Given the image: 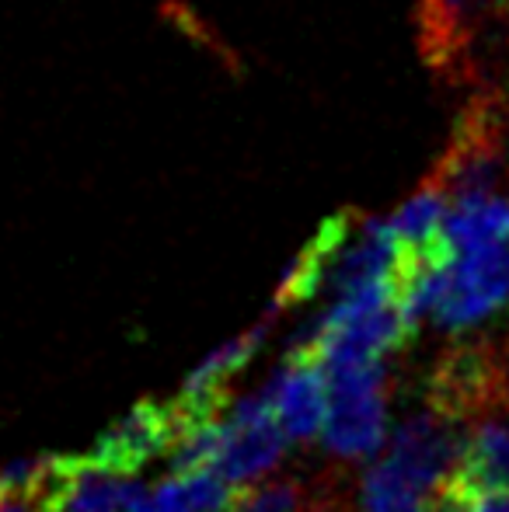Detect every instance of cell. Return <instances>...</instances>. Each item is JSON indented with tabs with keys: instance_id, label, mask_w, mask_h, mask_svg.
I'll return each mask as SVG.
<instances>
[{
	"instance_id": "cell-11",
	"label": "cell",
	"mask_w": 509,
	"mask_h": 512,
	"mask_svg": "<svg viewBox=\"0 0 509 512\" xmlns=\"http://www.w3.org/2000/svg\"><path fill=\"white\" fill-rule=\"evenodd\" d=\"M492 0H426L422 7V49L433 63L457 56L468 39V28Z\"/></svg>"
},
{
	"instance_id": "cell-5",
	"label": "cell",
	"mask_w": 509,
	"mask_h": 512,
	"mask_svg": "<svg viewBox=\"0 0 509 512\" xmlns=\"http://www.w3.org/2000/svg\"><path fill=\"white\" fill-rule=\"evenodd\" d=\"M433 182L447 192L450 203L478 196H503L499 189L506 182V157L492 108L475 105L464 115Z\"/></svg>"
},
{
	"instance_id": "cell-13",
	"label": "cell",
	"mask_w": 509,
	"mask_h": 512,
	"mask_svg": "<svg viewBox=\"0 0 509 512\" xmlns=\"http://www.w3.org/2000/svg\"><path fill=\"white\" fill-rule=\"evenodd\" d=\"M429 512H471V499L454 485V481H447V485H440L433 492Z\"/></svg>"
},
{
	"instance_id": "cell-7",
	"label": "cell",
	"mask_w": 509,
	"mask_h": 512,
	"mask_svg": "<svg viewBox=\"0 0 509 512\" xmlns=\"http://www.w3.org/2000/svg\"><path fill=\"white\" fill-rule=\"evenodd\" d=\"M150 488L140 478L98 471L88 457H53V471L35 495L39 512H133Z\"/></svg>"
},
{
	"instance_id": "cell-8",
	"label": "cell",
	"mask_w": 509,
	"mask_h": 512,
	"mask_svg": "<svg viewBox=\"0 0 509 512\" xmlns=\"http://www.w3.org/2000/svg\"><path fill=\"white\" fill-rule=\"evenodd\" d=\"M265 398L276 415L279 429L293 443H314L325 436L328 408H332V391H328L325 366L307 352H293L290 359L272 373L265 384Z\"/></svg>"
},
{
	"instance_id": "cell-9",
	"label": "cell",
	"mask_w": 509,
	"mask_h": 512,
	"mask_svg": "<svg viewBox=\"0 0 509 512\" xmlns=\"http://www.w3.org/2000/svg\"><path fill=\"white\" fill-rule=\"evenodd\" d=\"M450 481L471 499L509 492V415H485L471 425Z\"/></svg>"
},
{
	"instance_id": "cell-10",
	"label": "cell",
	"mask_w": 509,
	"mask_h": 512,
	"mask_svg": "<svg viewBox=\"0 0 509 512\" xmlns=\"http://www.w3.org/2000/svg\"><path fill=\"white\" fill-rule=\"evenodd\" d=\"M443 237L454 255L509 244V196H478L450 203Z\"/></svg>"
},
{
	"instance_id": "cell-12",
	"label": "cell",
	"mask_w": 509,
	"mask_h": 512,
	"mask_svg": "<svg viewBox=\"0 0 509 512\" xmlns=\"http://www.w3.org/2000/svg\"><path fill=\"white\" fill-rule=\"evenodd\" d=\"M433 495L415 492L408 481L391 474L381 460L367 467L360 478V492H356V512H429Z\"/></svg>"
},
{
	"instance_id": "cell-3",
	"label": "cell",
	"mask_w": 509,
	"mask_h": 512,
	"mask_svg": "<svg viewBox=\"0 0 509 512\" xmlns=\"http://www.w3.org/2000/svg\"><path fill=\"white\" fill-rule=\"evenodd\" d=\"M286 443L290 439L279 429L265 391L245 394L227 411L224 429H220V450L210 471H217L234 488L258 485L286 457Z\"/></svg>"
},
{
	"instance_id": "cell-1",
	"label": "cell",
	"mask_w": 509,
	"mask_h": 512,
	"mask_svg": "<svg viewBox=\"0 0 509 512\" xmlns=\"http://www.w3.org/2000/svg\"><path fill=\"white\" fill-rule=\"evenodd\" d=\"M332 408L325 450L342 464H360L384 450L387 436V363H353L325 370Z\"/></svg>"
},
{
	"instance_id": "cell-14",
	"label": "cell",
	"mask_w": 509,
	"mask_h": 512,
	"mask_svg": "<svg viewBox=\"0 0 509 512\" xmlns=\"http://www.w3.org/2000/svg\"><path fill=\"white\" fill-rule=\"evenodd\" d=\"M468 499H471V495H468ZM471 512H509V492L475 495V499H471Z\"/></svg>"
},
{
	"instance_id": "cell-2",
	"label": "cell",
	"mask_w": 509,
	"mask_h": 512,
	"mask_svg": "<svg viewBox=\"0 0 509 512\" xmlns=\"http://www.w3.org/2000/svg\"><path fill=\"white\" fill-rule=\"evenodd\" d=\"M464 436H468V429L443 418L440 411L422 408L394 429L377 460L401 481H408L415 492L426 495L454 478Z\"/></svg>"
},
{
	"instance_id": "cell-6",
	"label": "cell",
	"mask_w": 509,
	"mask_h": 512,
	"mask_svg": "<svg viewBox=\"0 0 509 512\" xmlns=\"http://www.w3.org/2000/svg\"><path fill=\"white\" fill-rule=\"evenodd\" d=\"M182 443V425H178L175 408L157 405V401H140L133 411H126L112 429H105L95 439L84 457L95 464L98 471L123 474V478H136L150 460L164 457Z\"/></svg>"
},
{
	"instance_id": "cell-4",
	"label": "cell",
	"mask_w": 509,
	"mask_h": 512,
	"mask_svg": "<svg viewBox=\"0 0 509 512\" xmlns=\"http://www.w3.org/2000/svg\"><path fill=\"white\" fill-rule=\"evenodd\" d=\"M509 304V244L454 255L443 269L440 300L433 321L447 331H464L482 324L499 307Z\"/></svg>"
},
{
	"instance_id": "cell-15",
	"label": "cell",
	"mask_w": 509,
	"mask_h": 512,
	"mask_svg": "<svg viewBox=\"0 0 509 512\" xmlns=\"http://www.w3.org/2000/svg\"><path fill=\"white\" fill-rule=\"evenodd\" d=\"M7 502V492H4V485H0V506H4Z\"/></svg>"
}]
</instances>
